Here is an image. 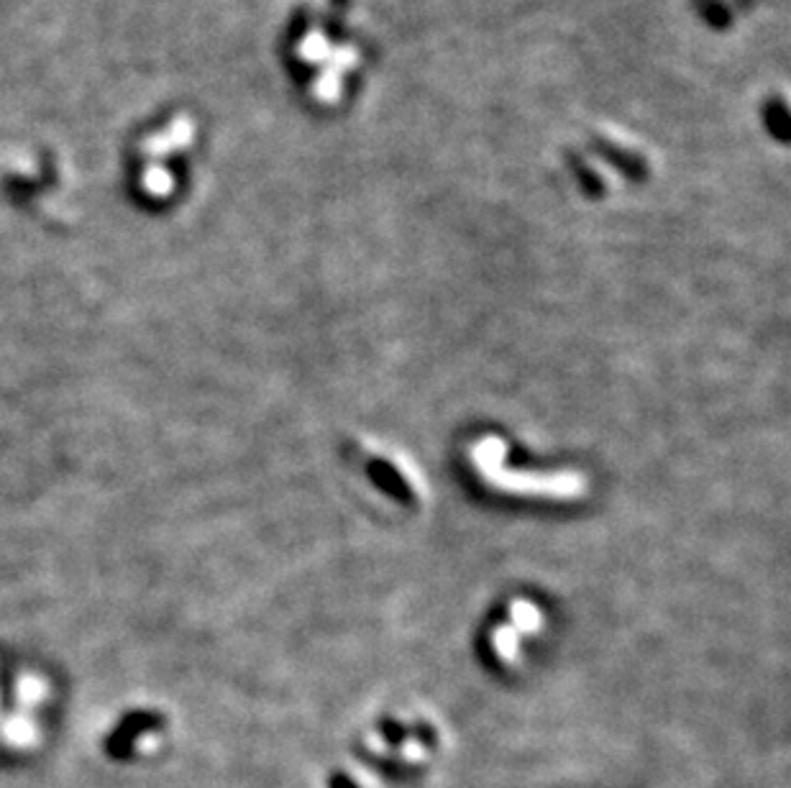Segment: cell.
I'll return each mask as SVG.
<instances>
[{"instance_id":"cell-2","label":"cell","mask_w":791,"mask_h":788,"mask_svg":"<svg viewBox=\"0 0 791 788\" xmlns=\"http://www.w3.org/2000/svg\"><path fill=\"white\" fill-rule=\"evenodd\" d=\"M142 187L146 190V195H149V197H159V201H161V197L172 195L175 177H172V172H169L167 167H161L159 161H149V165L144 167Z\"/></svg>"},{"instance_id":"cell-1","label":"cell","mask_w":791,"mask_h":788,"mask_svg":"<svg viewBox=\"0 0 791 788\" xmlns=\"http://www.w3.org/2000/svg\"><path fill=\"white\" fill-rule=\"evenodd\" d=\"M192 138H195V121H192V116L180 113L175 116L172 121L167 123V129H161L159 134L144 138L142 154L149 161H159L165 157H172L177 151L188 149Z\"/></svg>"}]
</instances>
